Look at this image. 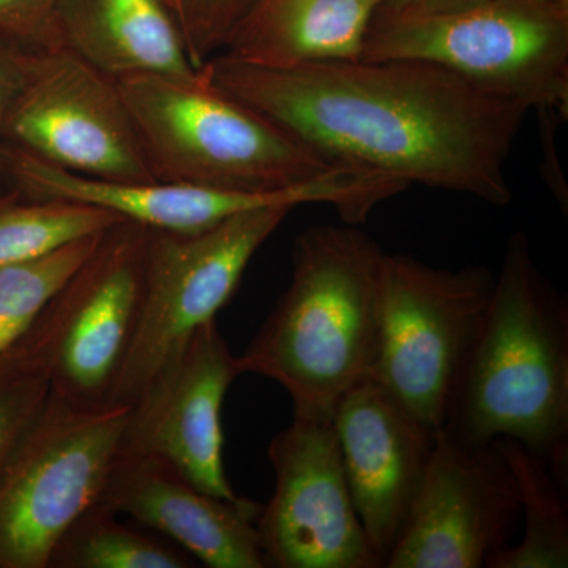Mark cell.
<instances>
[{"instance_id": "cell-1", "label": "cell", "mask_w": 568, "mask_h": 568, "mask_svg": "<svg viewBox=\"0 0 568 568\" xmlns=\"http://www.w3.org/2000/svg\"><path fill=\"white\" fill-rule=\"evenodd\" d=\"M219 91L342 166L504 207L507 163L529 108L425 61H328L264 69L219 54Z\"/></svg>"}, {"instance_id": "cell-2", "label": "cell", "mask_w": 568, "mask_h": 568, "mask_svg": "<svg viewBox=\"0 0 568 568\" xmlns=\"http://www.w3.org/2000/svg\"><path fill=\"white\" fill-rule=\"evenodd\" d=\"M439 429L469 444L518 440L568 480V302L523 231L508 239Z\"/></svg>"}, {"instance_id": "cell-3", "label": "cell", "mask_w": 568, "mask_h": 568, "mask_svg": "<svg viewBox=\"0 0 568 568\" xmlns=\"http://www.w3.org/2000/svg\"><path fill=\"white\" fill-rule=\"evenodd\" d=\"M384 256L355 224L306 227L295 237L290 286L235 355L239 373L280 384L294 417L332 420L375 368Z\"/></svg>"}, {"instance_id": "cell-4", "label": "cell", "mask_w": 568, "mask_h": 568, "mask_svg": "<svg viewBox=\"0 0 568 568\" xmlns=\"http://www.w3.org/2000/svg\"><path fill=\"white\" fill-rule=\"evenodd\" d=\"M156 181L237 192H274L342 168L207 74H134L115 80Z\"/></svg>"}, {"instance_id": "cell-5", "label": "cell", "mask_w": 568, "mask_h": 568, "mask_svg": "<svg viewBox=\"0 0 568 568\" xmlns=\"http://www.w3.org/2000/svg\"><path fill=\"white\" fill-rule=\"evenodd\" d=\"M425 61L529 111L568 118V0H480L444 11L381 7L362 61Z\"/></svg>"}, {"instance_id": "cell-6", "label": "cell", "mask_w": 568, "mask_h": 568, "mask_svg": "<svg viewBox=\"0 0 568 568\" xmlns=\"http://www.w3.org/2000/svg\"><path fill=\"white\" fill-rule=\"evenodd\" d=\"M129 414L50 394L0 473V568L50 567L65 530L99 503Z\"/></svg>"}, {"instance_id": "cell-7", "label": "cell", "mask_w": 568, "mask_h": 568, "mask_svg": "<svg viewBox=\"0 0 568 568\" xmlns=\"http://www.w3.org/2000/svg\"><path fill=\"white\" fill-rule=\"evenodd\" d=\"M493 286L484 265L452 271L406 254L384 256L379 349L369 379L432 428L444 424Z\"/></svg>"}, {"instance_id": "cell-8", "label": "cell", "mask_w": 568, "mask_h": 568, "mask_svg": "<svg viewBox=\"0 0 568 568\" xmlns=\"http://www.w3.org/2000/svg\"><path fill=\"white\" fill-rule=\"evenodd\" d=\"M293 211L254 209L196 233L149 230L140 324L110 406H133L194 332L215 320Z\"/></svg>"}, {"instance_id": "cell-9", "label": "cell", "mask_w": 568, "mask_h": 568, "mask_svg": "<svg viewBox=\"0 0 568 568\" xmlns=\"http://www.w3.org/2000/svg\"><path fill=\"white\" fill-rule=\"evenodd\" d=\"M7 171L11 190L21 196L95 205L149 230L170 233H196L254 209L306 204L331 205L345 223L358 224L394 194V183L384 175L351 166L316 181L261 193L164 181H100L70 173L10 144Z\"/></svg>"}, {"instance_id": "cell-10", "label": "cell", "mask_w": 568, "mask_h": 568, "mask_svg": "<svg viewBox=\"0 0 568 568\" xmlns=\"http://www.w3.org/2000/svg\"><path fill=\"white\" fill-rule=\"evenodd\" d=\"M7 142L85 178L156 181L115 80L67 48L32 52Z\"/></svg>"}, {"instance_id": "cell-11", "label": "cell", "mask_w": 568, "mask_h": 568, "mask_svg": "<svg viewBox=\"0 0 568 568\" xmlns=\"http://www.w3.org/2000/svg\"><path fill=\"white\" fill-rule=\"evenodd\" d=\"M521 525L517 481L496 440L437 429L420 493L386 568H480Z\"/></svg>"}, {"instance_id": "cell-12", "label": "cell", "mask_w": 568, "mask_h": 568, "mask_svg": "<svg viewBox=\"0 0 568 568\" xmlns=\"http://www.w3.org/2000/svg\"><path fill=\"white\" fill-rule=\"evenodd\" d=\"M275 489L257 517L275 568H383L355 511L332 420L294 417L268 446Z\"/></svg>"}, {"instance_id": "cell-13", "label": "cell", "mask_w": 568, "mask_h": 568, "mask_svg": "<svg viewBox=\"0 0 568 568\" xmlns=\"http://www.w3.org/2000/svg\"><path fill=\"white\" fill-rule=\"evenodd\" d=\"M149 227L121 220L59 293L62 332L51 394L78 407L110 406L140 324Z\"/></svg>"}, {"instance_id": "cell-14", "label": "cell", "mask_w": 568, "mask_h": 568, "mask_svg": "<svg viewBox=\"0 0 568 568\" xmlns=\"http://www.w3.org/2000/svg\"><path fill=\"white\" fill-rule=\"evenodd\" d=\"M241 376L216 320L194 332L130 406L119 454L166 459L205 493L237 499L224 469L223 403Z\"/></svg>"}, {"instance_id": "cell-15", "label": "cell", "mask_w": 568, "mask_h": 568, "mask_svg": "<svg viewBox=\"0 0 568 568\" xmlns=\"http://www.w3.org/2000/svg\"><path fill=\"white\" fill-rule=\"evenodd\" d=\"M332 428L355 511L386 567L424 484L437 429L373 379L339 399Z\"/></svg>"}, {"instance_id": "cell-16", "label": "cell", "mask_w": 568, "mask_h": 568, "mask_svg": "<svg viewBox=\"0 0 568 568\" xmlns=\"http://www.w3.org/2000/svg\"><path fill=\"white\" fill-rule=\"evenodd\" d=\"M99 504L170 537L204 566L268 567L256 525L261 504L205 493L155 455L119 454Z\"/></svg>"}, {"instance_id": "cell-17", "label": "cell", "mask_w": 568, "mask_h": 568, "mask_svg": "<svg viewBox=\"0 0 568 568\" xmlns=\"http://www.w3.org/2000/svg\"><path fill=\"white\" fill-rule=\"evenodd\" d=\"M55 18L63 48L112 80L201 73L166 0H58Z\"/></svg>"}, {"instance_id": "cell-18", "label": "cell", "mask_w": 568, "mask_h": 568, "mask_svg": "<svg viewBox=\"0 0 568 568\" xmlns=\"http://www.w3.org/2000/svg\"><path fill=\"white\" fill-rule=\"evenodd\" d=\"M386 0H256L220 54L264 69L361 61Z\"/></svg>"}, {"instance_id": "cell-19", "label": "cell", "mask_w": 568, "mask_h": 568, "mask_svg": "<svg viewBox=\"0 0 568 568\" xmlns=\"http://www.w3.org/2000/svg\"><path fill=\"white\" fill-rule=\"evenodd\" d=\"M521 504L523 536L500 549L488 568L568 567L567 478L518 440L499 437Z\"/></svg>"}, {"instance_id": "cell-20", "label": "cell", "mask_w": 568, "mask_h": 568, "mask_svg": "<svg viewBox=\"0 0 568 568\" xmlns=\"http://www.w3.org/2000/svg\"><path fill=\"white\" fill-rule=\"evenodd\" d=\"M62 321L58 294L37 323L0 353V473L50 398Z\"/></svg>"}, {"instance_id": "cell-21", "label": "cell", "mask_w": 568, "mask_h": 568, "mask_svg": "<svg viewBox=\"0 0 568 568\" xmlns=\"http://www.w3.org/2000/svg\"><path fill=\"white\" fill-rule=\"evenodd\" d=\"M121 216L71 201L0 196V267L43 256L52 250L110 230Z\"/></svg>"}, {"instance_id": "cell-22", "label": "cell", "mask_w": 568, "mask_h": 568, "mask_svg": "<svg viewBox=\"0 0 568 568\" xmlns=\"http://www.w3.org/2000/svg\"><path fill=\"white\" fill-rule=\"evenodd\" d=\"M186 552L159 538L121 525L118 514L95 506L85 510L52 549L48 568H189Z\"/></svg>"}, {"instance_id": "cell-23", "label": "cell", "mask_w": 568, "mask_h": 568, "mask_svg": "<svg viewBox=\"0 0 568 568\" xmlns=\"http://www.w3.org/2000/svg\"><path fill=\"white\" fill-rule=\"evenodd\" d=\"M103 233L78 239L33 260L0 267V353L14 345L37 323L52 298L91 256Z\"/></svg>"}, {"instance_id": "cell-24", "label": "cell", "mask_w": 568, "mask_h": 568, "mask_svg": "<svg viewBox=\"0 0 568 568\" xmlns=\"http://www.w3.org/2000/svg\"><path fill=\"white\" fill-rule=\"evenodd\" d=\"M256 0H185L179 14L186 51L197 70L224 51Z\"/></svg>"}, {"instance_id": "cell-25", "label": "cell", "mask_w": 568, "mask_h": 568, "mask_svg": "<svg viewBox=\"0 0 568 568\" xmlns=\"http://www.w3.org/2000/svg\"><path fill=\"white\" fill-rule=\"evenodd\" d=\"M58 0H0V43L29 52L63 48Z\"/></svg>"}, {"instance_id": "cell-26", "label": "cell", "mask_w": 568, "mask_h": 568, "mask_svg": "<svg viewBox=\"0 0 568 568\" xmlns=\"http://www.w3.org/2000/svg\"><path fill=\"white\" fill-rule=\"evenodd\" d=\"M32 52L20 50L11 44L0 43V196L11 193L9 171H7V126L11 111L28 74Z\"/></svg>"}, {"instance_id": "cell-27", "label": "cell", "mask_w": 568, "mask_h": 568, "mask_svg": "<svg viewBox=\"0 0 568 568\" xmlns=\"http://www.w3.org/2000/svg\"><path fill=\"white\" fill-rule=\"evenodd\" d=\"M476 2H480V0H395V2H384V6L392 10L428 13V11L458 9V7L470 6V3Z\"/></svg>"}, {"instance_id": "cell-28", "label": "cell", "mask_w": 568, "mask_h": 568, "mask_svg": "<svg viewBox=\"0 0 568 568\" xmlns=\"http://www.w3.org/2000/svg\"><path fill=\"white\" fill-rule=\"evenodd\" d=\"M183 2H185V0H166L168 6H170L171 9H173L175 11V14H178V18H179V14H181V11L183 9Z\"/></svg>"}, {"instance_id": "cell-29", "label": "cell", "mask_w": 568, "mask_h": 568, "mask_svg": "<svg viewBox=\"0 0 568 568\" xmlns=\"http://www.w3.org/2000/svg\"><path fill=\"white\" fill-rule=\"evenodd\" d=\"M386 2H395V0H386Z\"/></svg>"}]
</instances>
